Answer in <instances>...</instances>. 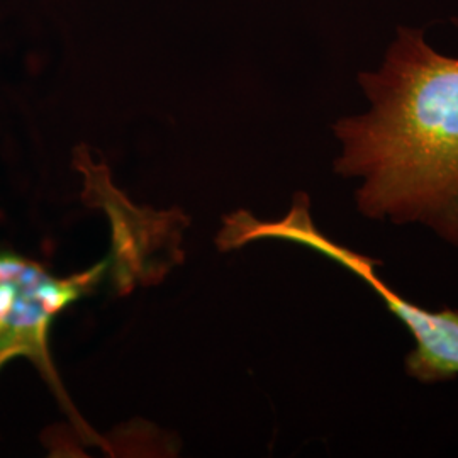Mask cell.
<instances>
[{
  "label": "cell",
  "instance_id": "2",
  "mask_svg": "<svg viewBox=\"0 0 458 458\" xmlns=\"http://www.w3.org/2000/svg\"><path fill=\"white\" fill-rule=\"evenodd\" d=\"M268 238L308 246L363 280L414 338L416 346L404 361L408 376L421 384H440L458 376V311H426L395 294L377 274L382 262L329 240L314 226L306 194H297L291 211L278 221H260L246 211L233 214L221 231L219 246L231 250Z\"/></svg>",
  "mask_w": 458,
  "mask_h": 458
},
{
  "label": "cell",
  "instance_id": "3",
  "mask_svg": "<svg viewBox=\"0 0 458 458\" xmlns=\"http://www.w3.org/2000/svg\"><path fill=\"white\" fill-rule=\"evenodd\" d=\"M113 263L111 255L82 274L62 278L41 263L0 248V370L16 359L31 361L66 414L77 423L79 433L94 443L102 442L83 423L66 395L51 359L49 335L56 318L92 294Z\"/></svg>",
  "mask_w": 458,
  "mask_h": 458
},
{
  "label": "cell",
  "instance_id": "1",
  "mask_svg": "<svg viewBox=\"0 0 458 458\" xmlns=\"http://www.w3.org/2000/svg\"><path fill=\"white\" fill-rule=\"evenodd\" d=\"M359 85L370 107L335 123V172L360 179L355 200L365 217L423 225L458 248V56L401 26Z\"/></svg>",
  "mask_w": 458,
  "mask_h": 458
}]
</instances>
